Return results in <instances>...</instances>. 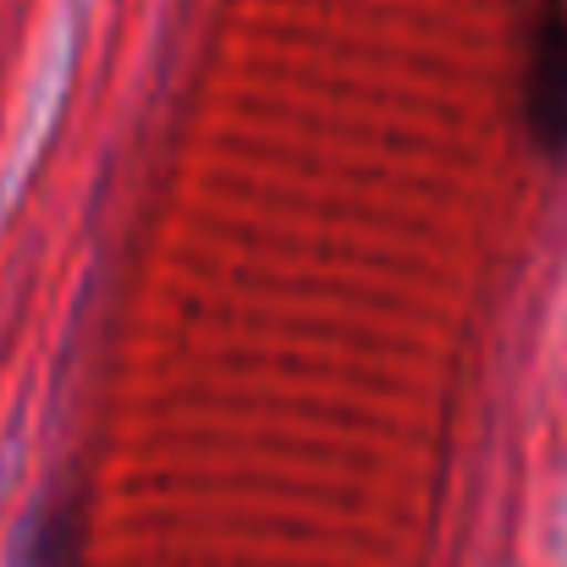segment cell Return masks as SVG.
Masks as SVG:
<instances>
[{"instance_id": "1", "label": "cell", "mask_w": 567, "mask_h": 567, "mask_svg": "<svg viewBox=\"0 0 567 567\" xmlns=\"http://www.w3.org/2000/svg\"><path fill=\"white\" fill-rule=\"evenodd\" d=\"M524 122L540 150L567 155V0H546L524 39Z\"/></svg>"}]
</instances>
